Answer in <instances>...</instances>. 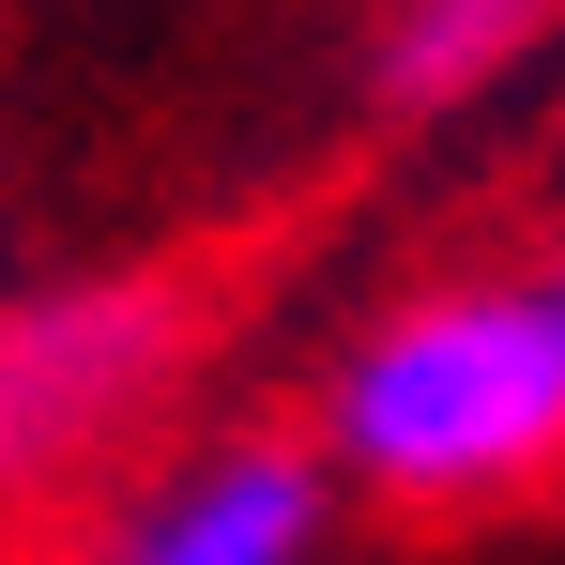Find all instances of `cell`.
<instances>
[{
  "instance_id": "cell-5",
  "label": "cell",
  "mask_w": 565,
  "mask_h": 565,
  "mask_svg": "<svg viewBox=\"0 0 565 565\" xmlns=\"http://www.w3.org/2000/svg\"><path fill=\"white\" fill-rule=\"evenodd\" d=\"M535 290H551V337H565V260H551V276H535Z\"/></svg>"
},
{
  "instance_id": "cell-3",
  "label": "cell",
  "mask_w": 565,
  "mask_h": 565,
  "mask_svg": "<svg viewBox=\"0 0 565 565\" xmlns=\"http://www.w3.org/2000/svg\"><path fill=\"white\" fill-rule=\"evenodd\" d=\"M337 535V459L306 428H199L93 520L77 565H321Z\"/></svg>"
},
{
  "instance_id": "cell-1",
  "label": "cell",
  "mask_w": 565,
  "mask_h": 565,
  "mask_svg": "<svg viewBox=\"0 0 565 565\" xmlns=\"http://www.w3.org/2000/svg\"><path fill=\"white\" fill-rule=\"evenodd\" d=\"M337 489L413 504V520H459L565 473V337L535 276H444L397 290L367 337L321 367V428H306Z\"/></svg>"
},
{
  "instance_id": "cell-4",
  "label": "cell",
  "mask_w": 565,
  "mask_h": 565,
  "mask_svg": "<svg viewBox=\"0 0 565 565\" xmlns=\"http://www.w3.org/2000/svg\"><path fill=\"white\" fill-rule=\"evenodd\" d=\"M565 31V0H397L382 15V107H473Z\"/></svg>"
},
{
  "instance_id": "cell-2",
  "label": "cell",
  "mask_w": 565,
  "mask_h": 565,
  "mask_svg": "<svg viewBox=\"0 0 565 565\" xmlns=\"http://www.w3.org/2000/svg\"><path fill=\"white\" fill-rule=\"evenodd\" d=\"M169 367H184V306L138 290V276L0 306V520H15L31 489H62L77 459H107V444L169 397Z\"/></svg>"
}]
</instances>
